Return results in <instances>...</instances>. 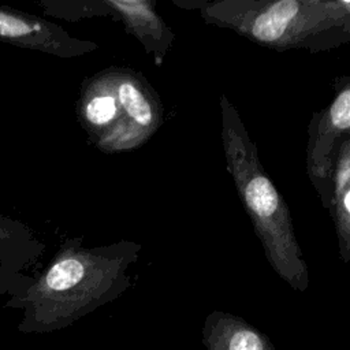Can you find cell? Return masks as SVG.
I'll use <instances>...</instances> for the list:
<instances>
[{
	"mask_svg": "<svg viewBox=\"0 0 350 350\" xmlns=\"http://www.w3.org/2000/svg\"><path fill=\"white\" fill-rule=\"evenodd\" d=\"M108 18L124 25L129 34L134 36L144 51L161 66L167 52L174 44L175 33L156 11V0H104Z\"/></svg>",
	"mask_w": 350,
	"mask_h": 350,
	"instance_id": "cell-7",
	"label": "cell"
},
{
	"mask_svg": "<svg viewBox=\"0 0 350 350\" xmlns=\"http://www.w3.org/2000/svg\"><path fill=\"white\" fill-rule=\"evenodd\" d=\"M198 10L206 25L228 29L278 52H324L350 41L349 0H171Z\"/></svg>",
	"mask_w": 350,
	"mask_h": 350,
	"instance_id": "cell-2",
	"label": "cell"
},
{
	"mask_svg": "<svg viewBox=\"0 0 350 350\" xmlns=\"http://www.w3.org/2000/svg\"><path fill=\"white\" fill-rule=\"evenodd\" d=\"M219 107L227 171L260 239L264 256L283 282L304 293L309 287V269L288 205L265 172L256 144L238 109L224 93L219 98Z\"/></svg>",
	"mask_w": 350,
	"mask_h": 350,
	"instance_id": "cell-3",
	"label": "cell"
},
{
	"mask_svg": "<svg viewBox=\"0 0 350 350\" xmlns=\"http://www.w3.org/2000/svg\"><path fill=\"white\" fill-rule=\"evenodd\" d=\"M350 138V78L343 75L335 82L332 101L313 112L308 126L306 174L323 206L328 211L332 172L339 148Z\"/></svg>",
	"mask_w": 350,
	"mask_h": 350,
	"instance_id": "cell-5",
	"label": "cell"
},
{
	"mask_svg": "<svg viewBox=\"0 0 350 350\" xmlns=\"http://www.w3.org/2000/svg\"><path fill=\"white\" fill-rule=\"evenodd\" d=\"M77 115L103 153H124L146 144L164 123L160 96L144 74L109 66L81 85Z\"/></svg>",
	"mask_w": 350,
	"mask_h": 350,
	"instance_id": "cell-4",
	"label": "cell"
},
{
	"mask_svg": "<svg viewBox=\"0 0 350 350\" xmlns=\"http://www.w3.org/2000/svg\"><path fill=\"white\" fill-rule=\"evenodd\" d=\"M327 212L335 226L339 256L347 264L350 261V138L343 141L335 159Z\"/></svg>",
	"mask_w": 350,
	"mask_h": 350,
	"instance_id": "cell-9",
	"label": "cell"
},
{
	"mask_svg": "<svg viewBox=\"0 0 350 350\" xmlns=\"http://www.w3.org/2000/svg\"><path fill=\"white\" fill-rule=\"evenodd\" d=\"M205 350H276L269 338L230 312H211L202 325Z\"/></svg>",
	"mask_w": 350,
	"mask_h": 350,
	"instance_id": "cell-8",
	"label": "cell"
},
{
	"mask_svg": "<svg viewBox=\"0 0 350 350\" xmlns=\"http://www.w3.org/2000/svg\"><path fill=\"white\" fill-rule=\"evenodd\" d=\"M141 252L142 245L130 239L92 247L79 238L64 241L26 293L30 324L45 331L63 328L115 301L131 287L130 268Z\"/></svg>",
	"mask_w": 350,
	"mask_h": 350,
	"instance_id": "cell-1",
	"label": "cell"
},
{
	"mask_svg": "<svg viewBox=\"0 0 350 350\" xmlns=\"http://www.w3.org/2000/svg\"><path fill=\"white\" fill-rule=\"evenodd\" d=\"M0 41L59 57H78L98 49V44L70 36L42 18L0 7Z\"/></svg>",
	"mask_w": 350,
	"mask_h": 350,
	"instance_id": "cell-6",
	"label": "cell"
}]
</instances>
